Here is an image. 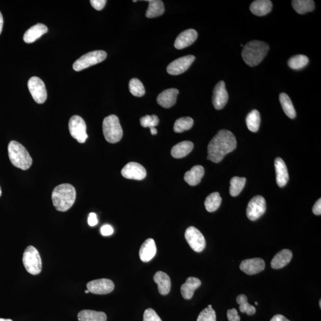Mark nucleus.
I'll list each match as a JSON object with an SVG mask.
<instances>
[{"label":"nucleus","instance_id":"1","mask_svg":"<svg viewBox=\"0 0 321 321\" xmlns=\"http://www.w3.org/2000/svg\"><path fill=\"white\" fill-rule=\"evenodd\" d=\"M237 146V141L232 132L219 131L211 140L208 146L207 159L219 163L227 154L233 151Z\"/></svg>","mask_w":321,"mask_h":321},{"label":"nucleus","instance_id":"2","mask_svg":"<svg viewBox=\"0 0 321 321\" xmlns=\"http://www.w3.org/2000/svg\"><path fill=\"white\" fill-rule=\"evenodd\" d=\"M77 198V191L73 186L64 184L54 188L52 201L54 207L60 212H66L72 208Z\"/></svg>","mask_w":321,"mask_h":321},{"label":"nucleus","instance_id":"3","mask_svg":"<svg viewBox=\"0 0 321 321\" xmlns=\"http://www.w3.org/2000/svg\"><path fill=\"white\" fill-rule=\"evenodd\" d=\"M269 47L266 42L252 41L243 47L241 56L247 65L254 67L258 65L266 57Z\"/></svg>","mask_w":321,"mask_h":321},{"label":"nucleus","instance_id":"4","mask_svg":"<svg viewBox=\"0 0 321 321\" xmlns=\"http://www.w3.org/2000/svg\"><path fill=\"white\" fill-rule=\"evenodd\" d=\"M8 157L11 163L15 167L27 170L32 164V159L24 145L15 140H12L8 146Z\"/></svg>","mask_w":321,"mask_h":321},{"label":"nucleus","instance_id":"5","mask_svg":"<svg viewBox=\"0 0 321 321\" xmlns=\"http://www.w3.org/2000/svg\"><path fill=\"white\" fill-rule=\"evenodd\" d=\"M103 131L107 141L111 143L119 142L123 136V129L119 118L115 115H110L104 119Z\"/></svg>","mask_w":321,"mask_h":321},{"label":"nucleus","instance_id":"6","mask_svg":"<svg viewBox=\"0 0 321 321\" xmlns=\"http://www.w3.org/2000/svg\"><path fill=\"white\" fill-rule=\"evenodd\" d=\"M23 264L27 271L32 275H38L42 271V261L38 250L29 246L25 250Z\"/></svg>","mask_w":321,"mask_h":321},{"label":"nucleus","instance_id":"7","mask_svg":"<svg viewBox=\"0 0 321 321\" xmlns=\"http://www.w3.org/2000/svg\"><path fill=\"white\" fill-rule=\"evenodd\" d=\"M107 53L104 51L97 50L86 54L78 59L73 64V68L77 72H80L95 64L100 63L107 58Z\"/></svg>","mask_w":321,"mask_h":321},{"label":"nucleus","instance_id":"8","mask_svg":"<svg viewBox=\"0 0 321 321\" xmlns=\"http://www.w3.org/2000/svg\"><path fill=\"white\" fill-rule=\"evenodd\" d=\"M69 129L70 134L80 143H83L88 139L86 125L84 120L79 115H73L69 120Z\"/></svg>","mask_w":321,"mask_h":321},{"label":"nucleus","instance_id":"9","mask_svg":"<svg viewBox=\"0 0 321 321\" xmlns=\"http://www.w3.org/2000/svg\"><path fill=\"white\" fill-rule=\"evenodd\" d=\"M185 239L194 251L201 252L206 246L204 236L195 227H188L185 232Z\"/></svg>","mask_w":321,"mask_h":321},{"label":"nucleus","instance_id":"10","mask_svg":"<svg viewBox=\"0 0 321 321\" xmlns=\"http://www.w3.org/2000/svg\"><path fill=\"white\" fill-rule=\"evenodd\" d=\"M27 86L36 103L43 104L46 102L47 98L46 85L40 78H31L28 81Z\"/></svg>","mask_w":321,"mask_h":321},{"label":"nucleus","instance_id":"11","mask_svg":"<svg viewBox=\"0 0 321 321\" xmlns=\"http://www.w3.org/2000/svg\"><path fill=\"white\" fill-rule=\"evenodd\" d=\"M266 201L262 196H256L250 200L246 210L247 218L255 221L260 218L266 213Z\"/></svg>","mask_w":321,"mask_h":321},{"label":"nucleus","instance_id":"12","mask_svg":"<svg viewBox=\"0 0 321 321\" xmlns=\"http://www.w3.org/2000/svg\"><path fill=\"white\" fill-rule=\"evenodd\" d=\"M195 57L188 55L180 57L171 62L167 68V71L171 75H179L187 71L191 64L195 61Z\"/></svg>","mask_w":321,"mask_h":321},{"label":"nucleus","instance_id":"13","mask_svg":"<svg viewBox=\"0 0 321 321\" xmlns=\"http://www.w3.org/2000/svg\"><path fill=\"white\" fill-rule=\"evenodd\" d=\"M86 286L89 292L95 294H108L114 289V283L107 278L92 280Z\"/></svg>","mask_w":321,"mask_h":321},{"label":"nucleus","instance_id":"14","mask_svg":"<svg viewBox=\"0 0 321 321\" xmlns=\"http://www.w3.org/2000/svg\"><path fill=\"white\" fill-rule=\"evenodd\" d=\"M122 175L126 179L142 180L146 176L145 168L139 163L131 162L122 170Z\"/></svg>","mask_w":321,"mask_h":321},{"label":"nucleus","instance_id":"15","mask_svg":"<svg viewBox=\"0 0 321 321\" xmlns=\"http://www.w3.org/2000/svg\"><path fill=\"white\" fill-rule=\"evenodd\" d=\"M229 100V94L226 89L224 81H220L216 84L214 89L213 104L216 109H221L226 105Z\"/></svg>","mask_w":321,"mask_h":321},{"label":"nucleus","instance_id":"16","mask_svg":"<svg viewBox=\"0 0 321 321\" xmlns=\"http://www.w3.org/2000/svg\"><path fill=\"white\" fill-rule=\"evenodd\" d=\"M266 263L263 259L256 258L241 262L240 269L248 275H254L264 271Z\"/></svg>","mask_w":321,"mask_h":321},{"label":"nucleus","instance_id":"17","mask_svg":"<svg viewBox=\"0 0 321 321\" xmlns=\"http://www.w3.org/2000/svg\"><path fill=\"white\" fill-rule=\"evenodd\" d=\"M198 33L195 30L190 29L184 31L177 36L174 47L177 50H182L189 47L196 40Z\"/></svg>","mask_w":321,"mask_h":321},{"label":"nucleus","instance_id":"18","mask_svg":"<svg viewBox=\"0 0 321 321\" xmlns=\"http://www.w3.org/2000/svg\"><path fill=\"white\" fill-rule=\"evenodd\" d=\"M179 90L177 89H166L158 96L157 103L163 108H171L175 105L177 95L179 94Z\"/></svg>","mask_w":321,"mask_h":321},{"label":"nucleus","instance_id":"19","mask_svg":"<svg viewBox=\"0 0 321 321\" xmlns=\"http://www.w3.org/2000/svg\"><path fill=\"white\" fill-rule=\"evenodd\" d=\"M276 180L278 187H283L289 181V176L287 166L281 158H277L275 160Z\"/></svg>","mask_w":321,"mask_h":321},{"label":"nucleus","instance_id":"20","mask_svg":"<svg viewBox=\"0 0 321 321\" xmlns=\"http://www.w3.org/2000/svg\"><path fill=\"white\" fill-rule=\"evenodd\" d=\"M157 253L156 243L153 239H148L143 243L139 250L140 260L148 263L153 260Z\"/></svg>","mask_w":321,"mask_h":321},{"label":"nucleus","instance_id":"21","mask_svg":"<svg viewBox=\"0 0 321 321\" xmlns=\"http://www.w3.org/2000/svg\"><path fill=\"white\" fill-rule=\"evenodd\" d=\"M47 32L48 28L46 25L42 24H36L25 33L24 40L26 43H32Z\"/></svg>","mask_w":321,"mask_h":321},{"label":"nucleus","instance_id":"22","mask_svg":"<svg viewBox=\"0 0 321 321\" xmlns=\"http://www.w3.org/2000/svg\"><path fill=\"white\" fill-rule=\"evenodd\" d=\"M201 285V281L198 278L188 277L186 283L181 287V293L183 297L187 300L192 298L196 290Z\"/></svg>","mask_w":321,"mask_h":321},{"label":"nucleus","instance_id":"23","mask_svg":"<svg viewBox=\"0 0 321 321\" xmlns=\"http://www.w3.org/2000/svg\"><path fill=\"white\" fill-rule=\"evenodd\" d=\"M154 280L158 284L159 291L160 294L165 295L170 293L171 283L170 277L162 271H158L155 274Z\"/></svg>","mask_w":321,"mask_h":321},{"label":"nucleus","instance_id":"24","mask_svg":"<svg viewBox=\"0 0 321 321\" xmlns=\"http://www.w3.org/2000/svg\"><path fill=\"white\" fill-rule=\"evenodd\" d=\"M204 174L205 170L202 166L195 165L185 173L184 179L188 185L194 187L200 184Z\"/></svg>","mask_w":321,"mask_h":321},{"label":"nucleus","instance_id":"25","mask_svg":"<svg viewBox=\"0 0 321 321\" xmlns=\"http://www.w3.org/2000/svg\"><path fill=\"white\" fill-rule=\"evenodd\" d=\"M272 3L269 0H256L250 5V10L256 16H264L271 12Z\"/></svg>","mask_w":321,"mask_h":321},{"label":"nucleus","instance_id":"26","mask_svg":"<svg viewBox=\"0 0 321 321\" xmlns=\"http://www.w3.org/2000/svg\"><path fill=\"white\" fill-rule=\"evenodd\" d=\"M293 253L291 250L284 249L281 250L273 258L271 266L273 269H281L286 267L292 260Z\"/></svg>","mask_w":321,"mask_h":321},{"label":"nucleus","instance_id":"27","mask_svg":"<svg viewBox=\"0 0 321 321\" xmlns=\"http://www.w3.org/2000/svg\"><path fill=\"white\" fill-rule=\"evenodd\" d=\"M193 148V143L190 141H183L177 143L171 149V154L175 159H182L191 153Z\"/></svg>","mask_w":321,"mask_h":321},{"label":"nucleus","instance_id":"28","mask_svg":"<svg viewBox=\"0 0 321 321\" xmlns=\"http://www.w3.org/2000/svg\"><path fill=\"white\" fill-rule=\"evenodd\" d=\"M79 321H107V315L103 312L83 310L78 315Z\"/></svg>","mask_w":321,"mask_h":321},{"label":"nucleus","instance_id":"29","mask_svg":"<svg viewBox=\"0 0 321 321\" xmlns=\"http://www.w3.org/2000/svg\"><path fill=\"white\" fill-rule=\"evenodd\" d=\"M149 6L146 16L148 18H155L161 16L165 11L164 5L160 0H149Z\"/></svg>","mask_w":321,"mask_h":321},{"label":"nucleus","instance_id":"30","mask_svg":"<svg viewBox=\"0 0 321 321\" xmlns=\"http://www.w3.org/2000/svg\"><path fill=\"white\" fill-rule=\"evenodd\" d=\"M292 4L295 12L300 15L312 12L315 9V2L312 0H294Z\"/></svg>","mask_w":321,"mask_h":321},{"label":"nucleus","instance_id":"31","mask_svg":"<svg viewBox=\"0 0 321 321\" xmlns=\"http://www.w3.org/2000/svg\"><path fill=\"white\" fill-rule=\"evenodd\" d=\"M279 99L284 113L289 118H291V119H294L295 116H296V112H295L294 107V104L292 103L291 98L285 94V93H281Z\"/></svg>","mask_w":321,"mask_h":321},{"label":"nucleus","instance_id":"32","mask_svg":"<svg viewBox=\"0 0 321 321\" xmlns=\"http://www.w3.org/2000/svg\"><path fill=\"white\" fill-rule=\"evenodd\" d=\"M246 121L247 128L250 132H258L261 124L260 112L256 109H253L247 115Z\"/></svg>","mask_w":321,"mask_h":321},{"label":"nucleus","instance_id":"33","mask_svg":"<svg viewBox=\"0 0 321 321\" xmlns=\"http://www.w3.org/2000/svg\"><path fill=\"white\" fill-rule=\"evenodd\" d=\"M222 198L218 192L211 193L205 200V206L206 210L210 213L214 212L218 209L220 206Z\"/></svg>","mask_w":321,"mask_h":321},{"label":"nucleus","instance_id":"34","mask_svg":"<svg viewBox=\"0 0 321 321\" xmlns=\"http://www.w3.org/2000/svg\"><path fill=\"white\" fill-rule=\"evenodd\" d=\"M244 177H234L230 181V193L232 196H237L241 193L246 184Z\"/></svg>","mask_w":321,"mask_h":321},{"label":"nucleus","instance_id":"35","mask_svg":"<svg viewBox=\"0 0 321 321\" xmlns=\"http://www.w3.org/2000/svg\"><path fill=\"white\" fill-rule=\"evenodd\" d=\"M193 120L189 117H182L177 119L174 125V131L176 133L190 130L193 125Z\"/></svg>","mask_w":321,"mask_h":321},{"label":"nucleus","instance_id":"36","mask_svg":"<svg viewBox=\"0 0 321 321\" xmlns=\"http://www.w3.org/2000/svg\"><path fill=\"white\" fill-rule=\"evenodd\" d=\"M309 58L304 55H296L290 58L288 65L294 70H300L308 65Z\"/></svg>","mask_w":321,"mask_h":321},{"label":"nucleus","instance_id":"37","mask_svg":"<svg viewBox=\"0 0 321 321\" xmlns=\"http://www.w3.org/2000/svg\"><path fill=\"white\" fill-rule=\"evenodd\" d=\"M129 91L134 97H141L145 94V87L138 79H132L129 81Z\"/></svg>","mask_w":321,"mask_h":321},{"label":"nucleus","instance_id":"38","mask_svg":"<svg viewBox=\"0 0 321 321\" xmlns=\"http://www.w3.org/2000/svg\"><path fill=\"white\" fill-rule=\"evenodd\" d=\"M236 300H237L238 303L240 305L239 309H240V311L242 313H246L248 315H253L255 314L256 308L247 302V298L246 295L241 294L238 295Z\"/></svg>","mask_w":321,"mask_h":321},{"label":"nucleus","instance_id":"39","mask_svg":"<svg viewBox=\"0 0 321 321\" xmlns=\"http://www.w3.org/2000/svg\"><path fill=\"white\" fill-rule=\"evenodd\" d=\"M160 120L159 117L156 115H146L144 117H141L140 120V125L143 128H155L159 125Z\"/></svg>","mask_w":321,"mask_h":321},{"label":"nucleus","instance_id":"40","mask_svg":"<svg viewBox=\"0 0 321 321\" xmlns=\"http://www.w3.org/2000/svg\"><path fill=\"white\" fill-rule=\"evenodd\" d=\"M197 321H216V314L212 308H205L200 313Z\"/></svg>","mask_w":321,"mask_h":321},{"label":"nucleus","instance_id":"41","mask_svg":"<svg viewBox=\"0 0 321 321\" xmlns=\"http://www.w3.org/2000/svg\"><path fill=\"white\" fill-rule=\"evenodd\" d=\"M143 321H162L154 309L149 308L145 310L143 314Z\"/></svg>","mask_w":321,"mask_h":321},{"label":"nucleus","instance_id":"42","mask_svg":"<svg viewBox=\"0 0 321 321\" xmlns=\"http://www.w3.org/2000/svg\"><path fill=\"white\" fill-rule=\"evenodd\" d=\"M227 318L229 321H240L241 317L238 314L237 310L235 308L228 310Z\"/></svg>","mask_w":321,"mask_h":321},{"label":"nucleus","instance_id":"43","mask_svg":"<svg viewBox=\"0 0 321 321\" xmlns=\"http://www.w3.org/2000/svg\"><path fill=\"white\" fill-rule=\"evenodd\" d=\"M92 6L97 10H103L105 7L107 1L106 0H91L90 1Z\"/></svg>","mask_w":321,"mask_h":321},{"label":"nucleus","instance_id":"44","mask_svg":"<svg viewBox=\"0 0 321 321\" xmlns=\"http://www.w3.org/2000/svg\"><path fill=\"white\" fill-rule=\"evenodd\" d=\"M101 233L104 236H110L114 233V229L110 225L106 224L101 228Z\"/></svg>","mask_w":321,"mask_h":321},{"label":"nucleus","instance_id":"45","mask_svg":"<svg viewBox=\"0 0 321 321\" xmlns=\"http://www.w3.org/2000/svg\"><path fill=\"white\" fill-rule=\"evenodd\" d=\"M88 222L90 226H95L98 222L97 214L94 213H90L88 216Z\"/></svg>","mask_w":321,"mask_h":321},{"label":"nucleus","instance_id":"46","mask_svg":"<svg viewBox=\"0 0 321 321\" xmlns=\"http://www.w3.org/2000/svg\"><path fill=\"white\" fill-rule=\"evenodd\" d=\"M315 215H321V199L318 200L315 204L314 205L312 209Z\"/></svg>","mask_w":321,"mask_h":321},{"label":"nucleus","instance_id":"47","mask_svg":"<svg viewBox=\"0 0 321 321\" xmlns=\"http://www.w3.org/2000/svg\"><path fill=\"white\" fill-rule=\"evenodd\" d=\"M270 321H291L282 315H276Z\"/></svg>","mask_w":321,"mask_h":321},{"label":"nucleus","instance_id":"48","mask_svg":"<svg viewBox=\"0 0 321 321\" xmlns=\"http://www.w3.org/2000/svg\"><path fill=\"white\" fill-rule=\"evenodd\" d=\"M3 18H2V15L0 12V34H1L2 30V27H3Z\"/></svg>","mask_w":321,"mask_h":321},{"label":"nucleus","instance_id":"49","mask_svg":"<svg viewBox=\"0 0 321 321\" xmlns=\"http://www.w3.org/2000/svg\"><path fill=\"white\" fill-rule=\"evenodd\" d=\"M151 134L153 135L157 134V130L156 128H150Z\"/></svg>","mask_w":321,"mask_h":321},{"label":"nucleus","instance_id":"50","mask_svg":"<svg viewBox=\"0 0 321 321\" xmlns=\"http://www.w3.org/2000/svg\"><path fill=\"white\" fill-rule=\"evenodd\" d=\"M0 321H13L10 319H3V318H0Z\"/></svg>","mask_w":321,"mask_h":321},{"label":"nucleus","instance_id":"51","mask_svg":"<svg viewBox=\"0 0 321 321\" xmlns=\"http://www.w3.org/2000/svg\"><path fill=\"white\" fill-rule=\"evenodd\" d=\"M2 195V190H1V187H0V197H1Z\"/></svg>","mask_w":321,"mask_h":321},{"label":"nucleus","instance_id":"52","mask_svg":"<svg viewBox=\"0 0 321 321\" xmlns=\"http://www.w3.org/2000/svg\"><path fill=\"white\" fill-rule=\"evenodd\" d=\"M85 293L86 294H88V293H89V291H88V290H87V291H85Z\"/></svg>","mask_w":321,"mask_h":321},{"label":"nucleus","instance_id":"53","mask_svg":"<svg viewBox=\"0 0 321 321\" xmlns=\"http://www.w3.org/2000/svg\"><path fill=\"white\" fill-rule=\"evenodd\" d=\"M208 308H212V306L211 305L208 306Z\"/></svg>","mask_w":321,"mask_h":321},{"label":"nucleus","instance_id":"54","mask_svg":"<svg viewBox=\"0 0 321 321\" xmlns=\"http://www.w3.org/2000/svg\"><path fill=\"white\" fill-rule=\"evenodd\" d=\"M320 306L321 308V300H320Z\"/></svg>","mask_w":321,"mask_h":321},{"label":"nucleus","instance_id":"55","mask_svg":"<svg viewBox=\"0 0 321 321\" xmlns=\"http://www.w3.org/2000/svg\"><path fill=\"white\" fill-rule=\"evenodd\" d=\"M255 305H258V303L257 302H255Z\"/></svg>","mask_w":321,"mask_h":321}]
</instances>
